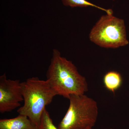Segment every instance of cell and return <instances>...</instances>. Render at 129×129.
Segmentation results:
<instances>
[{
    "label": "cell",
    "mask_w": 129,
    "mask_h": 129,
    "mask_svg": "<svg viewBox=\"0 0 129 129\" xmlns=\"http://www.w3.org/2000/svg\"><path fill=\"white\" fill-rule=\"evenodd\" d=\"M47 80L57 95L69 99L72 95L85 94L88 91L85 77L79 73L71 61L54 49L46 74Z\"/></svg>",
    "instance_id": "obj_1"
},
{
    "label": "cell",
    "mask_w": 129,
    "mask_h": 129,
    "mask_svg": "<svg viewBox=\"0 0 129 129\" xmlns=\"http://www.w3.org/2000/svg\"><path fill=\"white\" fill-rule=\"evenodd\" d=\"M21 85L24 104L17 112L19 114L27 117L38 127L46 107L57 94L48 81L38 77L29 78L21 82Z\"/></svg>",
    "instance_id": "obj_2"
},
{
    "label": "cell",
    "mask_w": 129,
    "mask_h": 129,
    "mask_svg": "<svg viewBox=\"0 0 129 129\" xmlns=\"http://www.w3.org/2000/svg\"><path fill=\"white\" fill-rule=\"evenodd\" d=\"M66 114L58 124L59 129L92 128L98 116L97 103L85 94L72 95Z\"/></svg>",
    "instance_id": "obj_3"
},
{
    "label": "cell",
    "mask_w": 129,
    "mask_h": 129,
    "mask_svg": "<svg viewBox=\"0 0 129 129\" xmlns=\"http://www.w3.org/2000/svg\"><path fill=\"white\" fill-rule=\"evenodd\" d=\"M91 41L99 46L116 48L127 45L126 29L123 19L113 14L102 16L91 30Z\"/></svg>",
    "instance_id": "obj_4"
},
{
    "label": "cell",
    "mask_w": 129,
    "mask_h": 129,
    "mask_svg": "<svg viewBox=\"0 0 129 129\" xmlns=\"http://www.w3.org/2000/svg\"><path fill=\"white\" fill-rule=\"evenodd\" d=\"M21 82L9 79L5 74L0 76V112H8L21 106L23 101Z\"/></svg>",
    "instance_id": "obj_5"
},
{
    "label": "cell",
    "mask_w": 129,
    "mask_h": 129,
    "mask_svg": "<svg viewBox=\"0 0 129 129\" xmlns=\"http://www.w3.org/2000/svg\"><path fill=\"white\" fill-rule=\"evenodd\" d=\"M37 126L25 115L0 120V129H37Z\"/></svg>",
    "instance_id": "obj_6"
},
{
    "label": "cell",
    "mask_w": 129,
    "mask_h": 129,
    "mask_svg": "<svg viewBox=\"0 0 129 129\" xmlns=\"http://www.w3.org/2000/svg\"><path fill=\"white\" fill-rule=\"evenodd\" d=\"M121 75L115 71H110L104 75L103 82L104 86L109 91L115 92L121 87L122 84Z\"/></svg>",
    "instance_id": "obj_7"
},
{
    "label": "cell",
    "mask_w": 129,
    "mask_h": 129,
    "mask_svg": "<svg viewBox=\"0 0 129 129\" xmlns=\"http://www.w3.org/2000/svg\"><path fill=\"white\" fill-rule=\"evenodd\" d=\"M62 1L63 5L66 6H70L72 7H92L104 11L106 12L107 14H113V11L112 9H104L94 5L86 0H62Z\"/></svg>",
    "instance_id": "obj_8"
},
{
    "label": "cell",
    "mask_w": 129,
    "mask_h": 129,
    "mask_svg": "<svg viewBox=\"0 0 129 129\" xmlns=\"http://www.w3.org/2000/svg\"><path fill=\"white\" fill-rule=\"evenodd\" d=\"M37 129H59L53 124L52 119L46 108L42 113L40 123L37 127Z\"/></svg>",
    "instance_id": "obj_9"
},
{
    "label": "cell",
    "mask_w": 129,
    "mask_h": 129,
    "mask_svg": "<svg viewBox=\"0 0 129 129\" xmlns=\"http://www.w3.org/2000/svg\"><path fill=\"white\" fill-rule=\"evenodd\" d=\"M92 129V128H86V129ZM112 129V128H110V129Z\"/></svg>",
    "instance_id": "obj_10"
},
{
    "label": "cell",
    "mask_w": 129,
    "mask_h": 129,
    "mask_svg": "<svg viewBox=\"0 0 129 129\" xmlns=\"http://www.w3.org/2000/svg\"><path fill=\"white\" fill-rule=\"evenodd\" d=\"M112 1H115V0H112Z\"/></svg>",
    "instance_id": "obj_11"
}]
</instances>
